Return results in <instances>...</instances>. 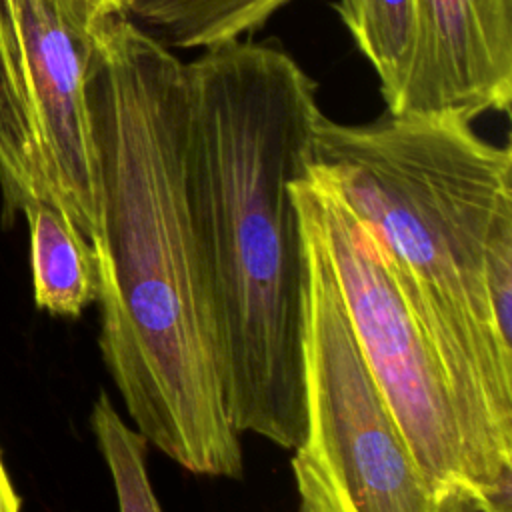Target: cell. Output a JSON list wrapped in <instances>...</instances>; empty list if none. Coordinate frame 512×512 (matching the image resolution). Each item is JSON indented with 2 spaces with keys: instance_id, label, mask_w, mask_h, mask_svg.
<instances>
[{
  "instance_id": "6da1fadb",
  "label": "cell",
  "mask_w": 512,
  "mask_h": 512,
  "mask_svg": "<svg viewBox=\"0 0 512 512\" xmlns=\"http://www.w3.org/2000/svg\"><path fill=\"white\" fill-rule=\"evenodd\" d=\"M86 92L100 178V336L148 444L198 476L240 480L186 180L184 62L124 12L90 24Z\"/></svg>"
},
{
  "instance_id": "7a4b0ae2",
  "label": "cell",
  "mask_w": 512,
  "mask_h": 512,
  "mask_svg": "<svg viewBox=\"0 0 512 512\" xmlns=\"http://www.w3.org/2000/svg\"><path fill=\"white\" fill-rule=\"evenodd\" d=\"M186 180L232 426L284 450L304 428V246L290 182L310 160L316 82L276 42L184 64Z\"/></svg>"
},
{
  "instance_id": "3957f363",
  "label": "cell",
  "mask_w": 512,
  "mask_h": 512,
  "mask_svg": "<svg viewBox=\"0 0 512 512\" xmlns=\"http://www.w3.org/2000/svg\"><path fill=\"white\" fill-rule=\"evenodd\" d=\"M456 116H320L306 170L370 230L454 396L478 512H512V348L496 334L484 256L512 220V150Z\"/></svg>"
},
{
  "instance_id": "277c9868",
  "label": "cell",
  "mask_w": 512,
  "mask_h": 512,
  "mask_svg": "<svg viewBox=\"0 0 512 512\" xmlns=\"http://www.w3.org/2000/svg\"><path fill=\"white\" fill-rule=\"evenodd\" d=\"M304 246V428L292 472L310 512H478L416 462L358 350L328 260L298 220Z\"/></svg>"
},
{
  "instance_id": "5b68a950",
  "label": "cell",
  "mask_w": 512,
  "mask_h": 512,
  "mask_svg": "<svg viewBox=\"0 0 512 512\" xmlns=\"http://www.w3.org/2000/svg\"><path fill=\"white\" fill-rule=\"evenodd\" d=\"M78 0H0V194L10 226L30 204L100 232L98 154L86 92L90 24Z\"/></svg>"
},
{
  "instance_id": "8992f818",
  "label": "cell",
  "mask_w": 512,
  "mask_h": 512,
  "mask_svg": "<svg viewBox=\"0 0 512 512\" xmlns=\"http://www.w3.org/2000/svg\"><path fill=\"white\" fill-rule=\"evenodd\" d=\"M290 192L298 220L328 260L358 350L416 462L442 490L474 500L444 364L406 304L380 246L310 170L290 182Z\"/></svg>"
},
{
  "instance_id": "52a82bcc",
  "label": "cell",
  "mask_w": 512,
  "mask_h": 512,
  "mask_svg": "<svg viewBox=\"0 0 512 512\" xmlns=\"http://www.w3.org/2000/svg\"><path fill=\"white\" fill-rule=\"evenodd\" d=\"M512 0H418L410 70L390 114L508 112Z\"/></svg>"
},
{
  "instance_id": "ba28073f",
  "label": "cell",
  "mask_w": 512,
  "mask_h": 512,
  "mask_svg": "<svg viewBox=\"0 0 512 512\" xmlns=\"http://www.w3.org/2000/svg\"><path fill=\"white\" fill-rule=\"evenodd\" d=\"M30 234L34 302L40 310L78 318L98 300V262L88 238L56 208H24Z\"/></svg>"
},
{
  "instance_id": "9c48e42d",
  "label": "cell",
  "mask_w": 512,
  "mask_h": 512,
  "mask_svg": "<svg viewBox=\"0 0 512 512\" xmlns=\"http://www.w3.org/2000/svg\"><path fill=\"white\" fill-rule=\"evenodd\" d=\"M292 0H128L124 14L166 46L214 48L262 28Z\"/></svg>"
},
{
  "instance_id": "30bf717a",
  "label": "cell",
  "mask_w": 512,
  "mask_h": 512,
  "mask_svg": "<svg viewBox=\"0 0 512 512\" xmlns=\"http://www.w3.org/2000/svg\"><path fill=\"white\" fill-rule=\"evenodd\" d=\"M334 10L374 68L386 110H390L410 70L418 0H336Z\"/></svg>"
},
{
  "instance_id": "8fae6325",
  "label": "cell",
  "mask_w": 512,
  "mask_h": 512,
  "mask_svg": "<svg viewBox=\"0 0 512 512\" xmlns=\"http://www.w3.org/2000/svg\"><path fill=\"white\" fill-rule=\"evenodd\" d=\"M90 426L112 478L118 512H164L146 466L148 442L124 422L106 392L92 404Z\"/></svg>"
},
{
  "instance_id": "7c38bea8",
  "label": "cell",
  "mask_w": 512,
  "mask_h": 512,
  "mask_svg": "<svg viewBox=\"0 0 512 512\" xmlns=\"http://www.w3.org/2000/svg\"><path fill=\"white\" fill-rule=\"evenodd\" d=\"M484 282L496 334L512 348V220L502 222L486 244Z\"/></svg>"
},
{
  "instance_id": "4fadbf2b",
  "label": "cell",
  "mask_w": 512,
  "mask_h": 512,
  "mask_svg": "<svg viewBox=\"0 0 512 512\" xmlns=\"http://www.w3.org/2000/svg\"><path fill=\"white\" fill-rule=\"evenodd\" d=\"M0 512H20V498L14 492L10 476L0 458Z\"/></svg>"
},
{
  "instance_id": "5bb4252c",
  "label": "cell",
  "mask_w": 512,
  "mask_h": 512,
  "mask_svg": "<svg viewBox=\"0 0 512 512\" xmlns=\"http://www.w3.org/2000/svg\"><path fill=\"white\" fill-rule=\"evenodd\" d=\"M100 12H124L128 0H94Z\"/></svg>"
},
{
  "instance_id": "9a60e30c",
  "label": "cell",
  "mask_w": 512,
  "mask_h": 512,
  "mask_svg": "<svg viewBox=\"0 0 512 512\" xmlns=\"http://www.w3.org/2000/svg\"><path fill=\"white\" fill-rule=\"evenodd\" d=\"M78 2H86V4H92V6L96 8V2H94V0H78ZM96 10H98V8H96ZM98 12H100V10H98Z\"/></svg>"
},
{
  "instance_id": "2e32d148",
  "label": "cell",
  "mask_w": 512,
  "mask_h": 512,
  "mask_svg": "<svg viewBox=\"0 0 512 512\" xmlns=\"http://www.w3.org/2000/svg\"><path fill=\"white\" fill-rule=\"evenodd\" d=\"M298 512H310V510H308V508H304V506H300V508H298Z\"/></svg>"
}]
</instances>
